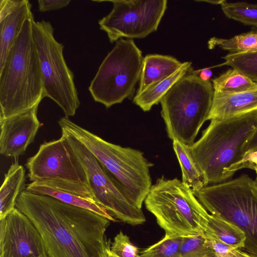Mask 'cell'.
<instances>
[{
    "mask_svg": "<svg viewBox=\"0 0 257 257\" xmlns=\"http://www.w3.org/2000/svg\"><path fill=\"white\" fill-rule=\"evenodd\" d=\"M16 208L40 232L48 257H107V218L54 197L23 191Z\"/></svg>",
    "mask_w": 257,
    "mask_h": 257,
    "instance_id": "6da1fadb",
    "label": "cell"
},
{
    "mask_svg": "<svg viewBox=\"0 0 257 257\" xmlns=\"http://www.w3.org/2000/svg\"><path fill=\"white\" fill-rule=\"evenodd\" d=\"M32 13L0 71V119L39 104L44 98L40 60L33 36Z\"/></svg>",
    "mask_w": 257,
    "mask_h": 257,
    "instance_id": "7a4b0ae2",
    "label": "cell"
},
{
    "mask_svg": "<svg viewBox=\"0 0 257 257\" xmlns=\"http://www.w3.org/2000/svg\"><path fill=\"white\" fill-rule=\"evenodd\" d=\"M58 123L62 130L72 135L92 153L125 197L142 209L152 186L150 168L153 166L143 153L107 142L69 117L61 118Z\"/></svg>",
    "mask_w": 257,
    "mask_h": 257,
    "instance_id": "3957f363",
    "label": "cell"
},
{
    "mask_svg": "<svg viewBox=\"0 0 257 257\" xmlns=\"http://www.w3.org/2000/svg\"><path fill=\"white\" fill-rule=\"evenodd\" d=\"M257 127V111L211 120L190 148L206 186L226 181L224 172L243 157L242 148Z\"/></svg>",
    "mask_w": 257,
    "mask_h": 257,
    "instance_id": "277c9868",
    "label": "cell"
},
{
    "mask_svg": "<svg viewBox=\"0 0 257 257\" xmlns=\"http://www.w3.org/2000/svg\"><path fill=\"white\" fill-rule=\"evenodd\" d=\"M214 90L210 81L202 80L191 70L164 96L161 115L168 137L191 146L207 120Z\"/></svg>",
    "mask_w": 257,
    "mask_h": 257,
    "instance_id": "5b68a950",
    "label": "cell"
},
{
    "mask_svg": "<svg viewBox=\"0 0 257 257\" xmlns=\"http://www.w3.org/2000/svg\"><path fill=\"white\" fill-rule=\"evenodd\" d=\"M144 202L166 235L204 234L207 229L209 214L192 190L177 178L158 179Z\"/></svg>",
    "mask_w": 257,
    "mask_h": 257,
    "instance_id": "8992f818",
    "label": "cell"
},
{
    "mask_svg": "<svg viewBox=\"0 0 257 257\" xmlns=\"http://www.w3.org/2000/svg\"><path fill=\"white\" fill-rule=\"evenodd\" d=\"M194 194L210 214L239 227L246 241L242 249L257 257V184L246 174L208 185Z\"/></svg>",
    "mask_w": 257,
    "mask_h": 257,
    "instance_id": "52a82bcc",
    "label": "cell"
},
{
    "mask_svg": "<svg viewBox=\"0 0 257 257\" xmlns=\"http://www.w3.org/2000/svg\"><path fill=\"white\" fill-rule=\"evenodd\" d=\"M26 167L32 182L93 200L85 170L67 138L44 141Z\"/></svg>",
    "mask_w": 257,
    "mask_h": 257,
    "instance_id": "ba28073f",
    "label": "cell"
},
{
    "mask_svg": "<svg viewBox=\"0 0 257 257\" xmlns=\"http://www.w3.org/2000/svg\"><path fill=\"white\" fill-rule=\"evenodd\" d=\"M144 58L133 39L116 41L88 87L93 100L109 108L131 98L140 79Z\"/></svg>",
    "mask_w": 257,
    "mask_h": 257,
    "instance_id": "9c48e42d",
    "label": "cell"
},
{
    "mask_svg": "<svg viewBox=\"0 0 257 257\" xmlns=\"http://www.w3.org/2000/svg\"><path fill=\"white\" fill-rule=\"evenodd\" d=\"M32 31L40 60L44 98L49 97L56 103L65 117L73 116L80 102L73 73L64 59V45L55 39L49 21L34 20Z\"/></svg>",
    "mask_w": 257,
    "mask_h": 257,
    "instance_id": "30bf717a",
    "label": "cell"
},
{
    "mask_svg": "<svg viewBox=\"0 0 257 257\" xmlns=\"http://www.w3.org/2000/svg\"><path fill=\"white\" fill-rule=\"evenodd\" d=\"M61 132L85 170L95 201L115 219L132 225L143 224L146 219L142 209L125 197L92 153L72 135Z\"/></svg>",
    "mask_w": 257,
    "mask_h": 257,
    "instance_id": "8fae6325",
    "label": "cell"
},
{
    "mask_svg": "<svg viewBox=\"0 0 257 257\" xmlns=\"http://www.w3.org/2000/svg\"><path fill=\"white\" fill-rule=\"evenodd\" d=\"M110 12L99 20L110 43L123 37L144 38L156 31L167 7L166 0H113Z\"/></svg>",
    "mask_w": 257,
    "mask_h": 257,
    "instance_id": "7c38bea8",
    "label": "cell"
},
{
    "mask_svg": "<svg viewBox=\"0 0 257 257\" xmlns=\"http://www.w3.org/2000/svg\"><path fill=\"white\" fill-rule=\"evenodd\" d=\"M0 257H48L38 230L17 208L0 219Z\"/></svg>",
    "mask_w": 257,
    "mask_h": 257,
    "instance_id": "4fadbf2b",
    "label": "cell"
},
{
    "mask_svg": "<svg viewBox=\"0 0 257 257\" xmlns=\"http://www.w3.org/2000/svg\"><path fill=\"white\" fill-rule=\"evenodd\" d=\"M37 104L10 117L0 119V152L7 157L23 155L34 142L42 124L37 117Z\"/></svg>",
    "mask_w": 257,
    "mask_h": 257,
    "instance_id": "5bb4252c",
    "label": "cell"
},
{
    "mask_svg": "<svg viewBox=\"0 0 257 257\" xmlns=\"http://www.w3.org/2000/svg\"><path fill=\"white\" fill-rule=\"evenodd\" d=\"M28 0L0 1V71L24 25L32 13Z\"/></svg>",
    "mask_w": 257,
    "mask_h": 257,
    "instance_id": "9a60e30c",
    "label": "cell"
},
{
    "mask_svg": "<svg viewBox=\"0 0 257 257\" xmlns=\"http://www.w3.org/2000/svg\"><path fill=\"white\" fill-rule=\"evenodd\" d=\"M257 111V88L235 93L214 91L207 120L224 119Z\"/></svg>",
    "mask_w": 257,
    "mask_h": 257,
    "instance_id": "2e32d148",
    "label": "cell"
},
{
    "mask_svg": "<svg viewBox=\"0 0 257 257\" xmlns=\"http://www.w3.org/2000/svg\"><path fill=\"white\" fill-rule=\"evenodd\" d=\"M175 58L168 55L149 54L144 58L139 87V94L153 84L169 77L182 65Z\"/></svg>",
    "mask_w": 257,
    "mask_h": 257,
    "instance_id": "e0dca14e",
    "label": "cell"
},
{
    "mask_svg": "<svg viewBox=\"0 0 257 257\" xmlns=\"http://www.w3.org/2000/svg\"><path fill=\"white\" fill-rule=\"evenodd\" d=\"M25 170L15 160L5 175L0 189V219L16 208L17 198L25 188Z\"/></svg>",
    "mask_w": 257,
    "mask_h": 257,
    "instance_id": "ac0fdd59",
    "label": "cell"
},
{
    "mask_svg": "<svg viewBox=\"0 0 257 257\" xmlns=\"http://www.w3.org/2000/svg\"><path fill=\"white\" fill-rule=\"evenodd\" d=\"M191 68V62H185L174 73L135 96L133 102L143 111H148L160 102L169 90Z\"/></svg>",
    "mask_w": 257,
    "mask_h": 257,
    "instance_id": "d6986e66",
    "label": "cell"
},
{
    "mask_svg": "<svg viewBox=\"0 0 257 257\" xmlns=\"http://www.w3.org/2000/svg\"><path fill=\"white\" fill-rule=\"evenodd\" d=\"M173 147L182 171V182L194 192L206 186L203 174L193 157L190 146L178 140H173Z\"/></svg>",
    "mask_w": 257,
    "mask_h": 257,
    "instance_id": "ffe728a7",
    "label": "cell"
},
{
    "mask_svg": "<svg viewBox=\"0 0 257 257\" xmlns=\"http://www.w3.org/2000/svg\"><path fill=\"white\" fill-rule=\"evenodd\" d=\"M25 190L34 194L49 196L64 203L88 209L110 221H115L116 220L103 207L93 200L83 198L48 186L37 184L34 182L27 185Z\"/></svg>",
    "mask_w": 257,
    "mask_h": 257,
    "instance_id": "44dd1931",
    "label": "cell"
},
{
    "mask_svg": "<svg viewBox=\"0 0 257 257\" xmlns=\"http://www.w3.org/2000/svg\"><path fill=\"white\" fill-rule=\"evenodd\" d=\"M205 235L212 236L238 249L245 245L244 232L234 224L214 215L209 214Z\"/></svg>",
    "mask_w": 257,
    "mask_h": 257,
    "instance_id": "7402d4cb",
    "label": "cell"
},
{
    "mask_svg": "<svg viewBox=\"0 0 257 257\" xmlns=\"http://www.w3.org/2000/svg\"><path fill=\"white\" fill-rule=\"evenodd\" d=\"M214 92L235 93L257 88V83L234 68L211 80Z\"/></svg>",
    "mask_w": 257,
    "mask_h": 257,
    "instance_id": "603a6c76",
    "label": "cell"
},
{
    "mask_svg": "<svg viewBox=\"0 0 257 257\" xmlns=\"http://www.w3.org/2000/svg\"><path fill=\"white\" fill-rule=\"evenodd\" d=\"M218 47L231 53L257 51V30L235 35L229 39L212 37L208 41V47Z\"/></svg>",
    "mask_w": 257,
    "mask_h": 257,
    "instance_id": "cb8c5ba5",
    "label": "cell"
},
{
    "mask_svg": "<svg viewBox=\"0 0 257 257\" xmlns=\"http://www.w3.org/2000/svg\"><path fill=\"white\" fill-rule=\"evenodd\" d=\"M220 6L228 18L245 25L257 27V4L245 2L228 3L224 0Z\"/></svg>",
    "mask_w": 257,
    "mask_h": 257,
    "instance_id": "d4e9b609",
    "label": "cell"
},
{
    "mask_svg": "<svg viewBox=\"0 0 257 257\" xmlns=\"http://www.w3.org/2000/svg\"><path fill=\"white\" fill-rule=\"evenodd\" d=\"M222 58L221 65L229 66L257 83V51L229 53Z\"/></svg>",
    "mask_w": 257,
    "mask_h": 257,
    "instance_id": "484cf974",
    "label": "cell"
},
{
    "mask_svg": "<svg viewBox=\"0 0 257 257\" xmlns=\"http://www.w3.org/2000/svg\"><path fill=\"white\" fill-rule=\"evenodd\" d=\"M177 257H215L204 234L183 236Z\"/></svg>",
    "mask_w": 257,
    "mask_h": 257,
    "instance_id": "4316f807",
    "label": "cell"
},
{
    "mask_svg": "<svg viewBox=\"0 0 257 257\" xmlns=\"http://www.w3.org/2000/svg\"><path fill=\"white\" fill-rule=\"evenodd\" d=\"M183 236L165 234L157 243L144 249L141 257H177Z\"/></svg>",
    "mask_w": 257,
    "mask_h": 257,
    "instance_id": "83f0119b",
    "label": "cell"
},
{
    "mask_svg": "<svg viewBox=\"0 0 257 257\" xmlns=\"http://www.w3.org/2000/svg\"><path fill=\"white\" fill-rule=\"evenodd\" d=\"M110 250L119 257H141L139 248L132 243L129 237L121 231L114 237Z\"/></svg>",
    "mask_w": 257,
    "mask_h": 257,
    "instance_id": "f1b7e54d",
    "label": "cell"
},
{
    "mask_svg": "<svg viewBox=\"0 0 257 257\" xmlns=\"http://www.w3.org/2000/svg\"><path fill=\"white\" fill-rule=\"evenodd\" d=\"M243 168H248L256 172L257 170V148L246 152L238 162L224 170V175L226 181L230 178L235 172Z\"/></svg>",
    "mask_w": 257,
    "mask_h": 257,
    "instance_id": "f546056e",
    "label": "cell"
},
{
    "mask_svg": "<svg viewBox=\"0 0 257 257\" xmlns=\"http://www.w3.org/2000/svg\"><path fill=\"white\" fill-rule=\"evenodd\" d=\"M205 236L208 245L214 252L215 257H245L246 252L241 249L235 248L212 236Z\"/></svg>",
    "mask_w": 257,
    "mask_h": 257,
    "instance_id": "4dcf8cb0",
    "label": "cell"
},
{
    "mask_svg": "<svg viewBox=\"0 0 257 257\" xmlns=\"http://www.w3.org/2000/svg\"><path fill=\"white\" fill-rule=\"evenodd\" d=\"M70 0H39L38 10L41 12L59 10L68 6Z\"/></svg>",
    "mask_w": 257,
    "mask_h": 257,
    "instance_id": "1f68e13d",
    "label": "cell"
},
{
    "mask_svg": "<svg viewBox=\"0 0 257 257\" xmlns=\"http://www.w3.org/2000/svg\"><path fill=\"white\" fill-rule=\"evenodd\" d=\"M255 148H257V127L243 147L242 150L243 156L248 151Z\"/></svg>",
    "mask_w": 257,
    "mask_h": 257,
    "instance_id": "d6a6232c",
    "label": "cell"
},
{
    "mask_svg": "<svg viewBox=\"0 0 257 257\" xmlns=\"http://www.w3.org/2000/svg\"><path fill=\"white\" fill-rule=\"evenodd\" d=\"M212 76V72L209 68H205L201 70L199 76L203 81H209Z\"/></svg>",
    "mask_w": 257,
    "mask_h": 257,
    "instance_id": "836d02e7",
    "label": "cell"
},
{
    "mask_svg": "<svg viewBox=\"0 0 257 257\" xmlns=\"http://www.w3.org/2000/svg\"><path fill=\"white\" fill-rule=\"evenodd\" d=\"M224 0H221V1H197V2H206L208 3H210L211 4L213 5H220L222 3Z\"/></svg>",
    "mask_w": 257,
    "mask_h": 257,
    "instance_id": "e575fe53",
    "label": "cell"
},
{
    "mask_svg": "<svg viewBox=\"0 0 257 257\" xmlns=\"http://www.w3.org/2000/svg\"><path fill=\"white\" fill-rule=\"evenodd\" d=\"M107 257H119L110 250V246L107 249Z\"/></svg>",
    "mask_w": 257,
    "mask_h": 257,
    "instance_id": "d590c367",
    "label": "cell"
},
{
    "mask_svg": "<svg viewBox=\"0 0 257 257\" xmlns=\"http://www.w3.org/2000/svg\"><path fill=\"white\" fill-rule=\"evenodd\" d=\"M245 257H256V256H254L251 255L246 253Z\"/></svg>",
    "mask_w": 257,
    "mask_h": 257,
    "instance_id": "8d00e7d4",
    "label": "cell"
},
{
    "mask_svg": "<svg viewBox=\"0 0 257 257\" xmlns=\"http://www.w3.org/2000/svg\"><path fill=\"white\" fill-rule=\"evenodd\" d=\"M256 176L255 179L254 180V182L257 184V170L256 171Z\"/></svg>",
    "mask_w": 257,
    "mask_h": 257,
    "instance_id": "74e56055",
    "label": "cell"
}]
</instances>
